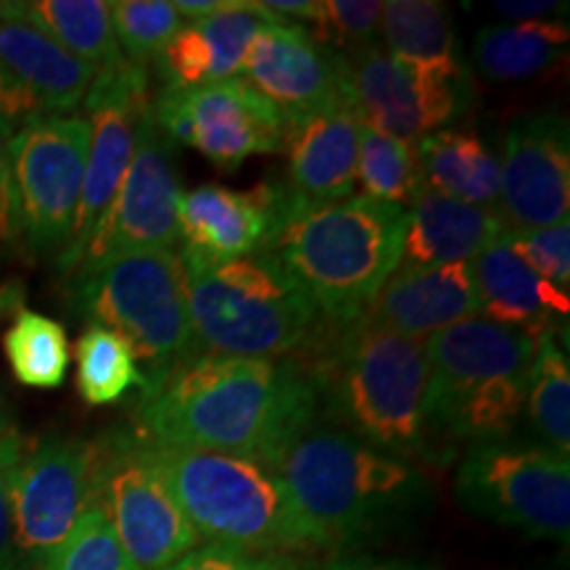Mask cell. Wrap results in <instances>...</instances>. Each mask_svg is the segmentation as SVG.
<instances>
[{"mask_svg": "<svg viewBox=\"0 0 570 570\" xmlns=\"http://www.w3.org/2000/svg\"><path fill=\"white\" fill-rule=\"evenodd\" d=\"M315 423L317 396L302 356L198 354L140 399L132 431L151 444L235 454L277 470Z\"/></svg>", "mask_w": 570, "mask_h": 570, "instance_id": "1", "label": "cell"}, {"mask_svg": "<svg viewBox=\"0 0 570 570\" xmlns=\"http://www.w3.org/2000/svg\"><path fill=\"white\" fill-rule=\"evenodd\" d=\"M302 362L315 386L317 417L394 458H428L423 341L360 317L327 327Z\"/></svg>", "mask_w": 570, "mask_h": 570, "instance_id": "2", "label": "cell"}, {"mask_svg": "<svg viewBox=\"0 0 570 570\" xmlns=\"http://www.w3.org/2000/svg\"><path fill=\"white\" fill-rule=\"evenodd\" d=\"M407 209L348 196L327 204L291 202L267 252L288 269L331 327L365 315L402 262Z\"/></svg>", "mask_w": 570, "mask_h": 570, "instance_id": "3", "label": "cell"}, {"mask_svg": "<svg viewBox=\"0 0 570 570\" xmlns=\"http://www.w3.org/2000/svg\"><path fill=\"white\" fill-rule=\"evenodd\" d=\"M277 473L327 550L375 539L407 523L433 499L431 483L407 460L381 452L333 425H312Z\"/></svg>", "mask_w": 570, "mask_h": 570, "instance_id": "4", "label": "cell"}, {"mask_svg": "<svg viewBox=\"0 0 570 570\" xmlns=\"http://www.w3.org/2000/svg\"><path fill=\"white\" fill-rule=\"evenodd\" d=\"M428 362L425 460L462 444L510 439L525 412L537 336L483 317L423 341Z\"/></svg>", "mask_w": 570, "mask_h": 570, "instance_id": "5", "label": "cell"}, {"mask_svg": "<svg viewBox=\"0 0 570 570\" xmlns=\"http://www.w3.org/2000/svg\"><path fill=\"white\" fill-rule=\"evenodd\" d=\"M146 446L202 539L269 554L327 550L275 468L202 449Z\"/></svg>", "mask_w": 570, "mask_h": 570, "instance_id": "6", "label": "cell"}, {"mask_svg": "<svg viewBox=\"0 0 570 570\" xmlns=\"http://www.w3.org/2000/svg\"><path fill=\"white\" fill-rule=\"evenodd\" d=\"M183 267L190 331L206 354L281 360L315 348L331 327L267 248L219 265Z\"/></svg>", "mask_w": 570, "mask_h": 570, "instance_id": "7", "label": "cell"}, {"mask_svg": "<svg viewBox=\"0 0 570 570\" xmlns=\"http://www.w3.org/2000/svg\"><path fill=\"white\" fill-rule=\"evenodd\" d=\"M71 309L122 336L138 360L142 396L198 356L177 248L117 254L71 275Z\"/></svg>", "mask_w": 570, "mask_h": 570, "instance_id": "8", "label": "cell"}, {"mask_svg": "<svg viewBox=\"0 0 570 570\" xmlns=\"http://www.w3.org/2000/svg\"><path fill=\"white\" fill-rule=\"evenodd\" d=\"M92 444L90 504L142 570L169 568L202 544L138 433L111 431Z\"/></svg>", "mask_w": 570, "mask_h": 570, "instance_id": "9", "label": "cell"}, {"mask_svg": "<svg viewBox=\"0 0 570 570\" xmlns=\"http://www.w3.org/2000/svg\"><path fill=\"white\" fill-rule=\"evenodd\" d=\"M454 487L475 515L529 539L568 541L570 460L550 446L515 439L468 446Z\"/></svg>", "mask_w": 570, "mask_h": 570, "instance_id": "10", "label": "cell"}, {"mask_svg": "<svg viewBox=\"0 0 570 570\" xmlns=\"http://www.w3.org/2000/svg\"><path fill=\"white\" fill-rule=\"evenodd\" d=\"M90 122L48 117L21 127L6 142L11 173L13 225L40 254L63 252L80 204Z\"/></svg>", "mask_w": 570, "mask_h": 570, "instance_id": "11", "label": "cell"}, {"mask_svg": "<svg viewBox=\"0 0 570 570\" xmlns=\"http://www.w3.org/2000/svg\"><path fill=\"white\" fill-rule=\"evenodd\" d=\"M151 111L169 140L196 148L223 173H235L252 156L281 154L288 135L283 114L244 80L159 90Z\"/></svg>", "mask_w": 570, "mask_h": 570, "instance_id": "12", "label": "cell"}, {"mask_svg": "<svg viewBox=\"0 0 570 570\" xmlns=\"http://www.w3.org/2000/svg\"><path fill=\"white\" fill-rule=\"evenodd\" d=\"M180 177L175 167V142L154 119L151 106L140 114L135 151L117 196L92 230L88 246L71 269L96 267L117 254L146 248H177L180 240Z\"/></svg>", "mask_w": 570, "mask_h": 570, "instance_id": "13", "label": "cell"}, {"mask_svg": "<svg viewBox=\"0 0 570 570\" xmlns=\"http://www.w3.org/2000/svg\"><path fill=\"white\" fill-rule=\"evenodd\" d=\"M154 101L148 90V67L122 59L109 69L96 71L88 92H85V111L90 122L88 161L77 204L75 225H71L69 244L59 254V267L71 273L88 246L98 219L109 209L117 196L122 177L130 167L135 151V132H138L140 114Z\"/></svg>", "mask_w": 570, "mask_h": 570, "instance_id": "14", "label": "cell"}, {"mask_svg": "<svg viewBox=\"0 0 570 570\" xmlns=\"http://www.w3.org/2000/svg\"><path fill=\"white\" fill-rule=\"evenodd\" d=\"M346 104L356 122L399 140L446 130L473 106V82H446L396 61L377 46L344 56Z\"/></svg>", "mask_w": 570, "mask_h": 570, "instance_id": "15", "label": "cell"}, {"mask_svg": "<svg viewBox=\"0 0 570 570\" xmlns=\"http://www.w3.org/2000/svg\"><path fill=\"white\" fill-rule=\"evenodd\" d=\"M96 444L48 436L21 454L11 481L17 558L38 568L90 508Z\"/></svg>", "mask_w": 570, "mask_h": 570, "instance_id": "16", "label": "cell"}, {"mask_svg": "<svg viewBox=\"0 0 570 570\" xmlns=\"http://www.w3.org/2000/svg\"><path fill=\"white\" fill-rule=\"evenodd\" d=\"M96 69L32 24L21 3H0V135L6 142L21 127L75 111Z\"/></svg>", "mask_w": 570, "mask_h": 570, "instance_id": "17", "label": "cell"}, {"mask_svg": "<svg viewBox=\"0 0 570 570\" xmlns=\"http://www.w3.org/2000/svg\"><path fill=\"white\" fill-rule=\"evenodd\" d=\"M244 75V82L265 96L288 125L348 106L344 56L317 42L306 27L294 21H269L254 35Z\"/></svg>", "mask_w": 570, "mask_h": 570, "instance_id": "18", "label": "cell"}, {"mask_svg": "<svg viewBox=\"0 0 570 570\" xmlns=\"http://www.w3.org/2000/svg\"><path fill=\"white\" fill-rule=\"evenodd\" d=\"M499 217L510 230H537L568 219L570 132L562 114H529L510 125L502 151Z\"/></svg>", "mask_w": 570, "mask_h": 570, "instance_id": "19", "label": "cell"}, {"mask_svg": "<svg viewBox=\"0 0 570 570\" xmlns=\"http://www.w3.org/2000/svg\"><path fill=\"white\" fill-rule=\"evenodd\" d=\"M294 196L281 183L252 190L202 185L180 202L183 265H219L265 252Z\"/></svg>", "mask_w": 570, "mask_h": 570, "instance_id": "20", "label": "cell"}, {"mask_svg": "<svg viewBox=\"0 0 570 570\" xmlns=\"http://www.w3.org/2000/svg\"><path fill=\"white\" fill-rule=\"evenodd\" d=\"M473 317H481V304L470 265L396 267L362 315L420 341Z\"/></svg>", "mask_w": 570, "mask_h": 570, "instance_id": "21", "label": "cell"}, {"mask_svg": "<svg viewBox=\"0 0 570 570\" xmlns=\"http://www.w3.org/2000/svg\"><path fill=\"white\" fill-rule=\"evenodd\" d=\"M269 21H277V17L262 9L259 0L254 3L235 0L227 11L180 27L167 51L156 61L164 80L161 90L202 88V85L235 80V75L244 69L254 35Z\"/></svg>", "mask_w": 570, "mask_h": 570, "instance_id": "22", "label": "cell"}, {"mask_svg": "<svg viewBox=\"0 0 570 570\" xmlns=\"http://www.w3.org/2000/svg\"><path fill=\"white\" fill-rule=\"evenodd\" d=\"M283 151H288L285 188L298 204L341 202L354 194L360 122L348 106L288 125Z\"/></svg>", "mask_w": 570, "mask_h": 570, "instance_id": "23", "label": "cell"}, {"mask_svg": "<svg viewBox=\"0 0 570 570\" xmlns=\"http://www.w3.org/2000/svg\"><path fill=\"white\" fill-rule=\"evenodd\" d=\"M504 235V233H502ZM499 235L497 240L470 262L475 291H479L481 317L489 323L515 327V331L537 333L541 327L568 317V291L544 281L525 265Z\"/></svg>", "mask_w": 570, "mask_h": 570, "instance_id": "24", "label": "cell"}, {"mask_svg": "<svg viewBox=\"0 0 570 570\" xmlns=\"http://www.w3.org/2000/svg\"><path fill=\"white\" fill-rule=\"evenodd\" d=\"M504 230L508 225L497 209H483L425 188L407 209L399 267L470 265Z\"/></svg>", "mask_w": 570, "mask_h": 570, "instance_id": "25", "label": "cell"}, {"mask_svg": "<svg viewBox=\"0 0 570 570\" xmlns=\"http://www.w3.org/2000/svg\"><path fill=\"white\" fill-rule=\"evenodd\" d=\"M381 46L396 61L446 82H473L444 3L391 0L381 11Z\"/></svg>", "mask_w": 570, "mask_h": 570, "instance_id": "26", "label": "cell"}, {"mask_svg": "<svg viewBox=\"0 0 570 570\" xmlns=\"http://www.w3.org/2000/svg\"><path fill=\"white\" fill-rule=\"evenodd\" d=\"M415 151L428 190L483 209H497L502 164L479 135L439 130L420 138Z\"/></svg>", "mask_w": 570, "mask_h": 570, "instance_id": "27", "label": "cell"}, {"mask_svg": "<svg viewBox=\"0 0 570 570\" xmlns=\"http://www.w3.org/2000/svg\"><path fill=\"white\" fill-rule=\"evenodd\" d=\"M570 27L560 19L489 24L475 35V67L491 82H525L566 59Z\"/></svg>", "mask_w": 570, "mask_h": 570, "instance_id": "28", "label": "cell"}, {"mask_svg": "<svg viewBox=\"0 0 570 570\" xmlns=\"http://www.w3.org/2000/svg\"><path fill=\"white\" fill-rule=\"evenodd\" d=\"M24 17L51 35L63 51L101 71L125 59L114 38L111 11L104 0H35L21 3Z\"/></svg>", "mask_w": 570, "mask_h": 570, "instance_id": "29", "label": "cell"}, {"mask_svg": "<svg viewBox=\"0 0 570 570\" xmlns=\"http://www.w3.org/2000/svg\"><path fill=\"white\" fill-rule=\"evenodd\" d=\"M533 433L541 444L558 454L570 452V365L568 348L560 346L558 327L547 325L537 333V352L531 362L529 394H525Z\"/></svg>", "mask_w": 570, "mask_h": 570, "instance_id": "30", "label": "cell"}, {"mask_svg": "<svg viewBox=\"0 0 570 570\" xmlns=\"http://www.w3.org/2000/svg\"><path fill=\"white\" fill-rule=\"evenodd\" d=\"M356 183H360L362 196L381 204L402 206V209H410L425 194L415 146L362 125L360 151H356Z\"/></svg>", "mask_w": 570, "mask_h": 570, "instance_id": "31", "label": "cell"}, {"mask_svg": "<svg viewBox=\"0 0 570 570\" xmlns=\"http://www.w3.org/2000/svg\"><path fill=\"white\" fill-rule=\"evenodd\" d=\"M6 360L27 389H59L69 370V338L61 323L32 309H19L3 336Z\"/></svg>", "mask_w": 570, "mask_h": 570, "instance_id": "32", "label": "cell"}, {"mask_svg": "<svg viewBox=\"0 0 570 570\" xmlns=\"http://www.w3.org/2000/svg\"><path fill=\"white\" fill-rule=\"evenodd\" d=\"M142 386L130 344L109 327L88 325L77 341V391L92 407L114 404Z\"/></svg>", "mask_w": 570, "mask_h": 570, "instance_id": "33", "label": "cell"}, {"mask_svg": "<svg viewBox=\"0 0 570 570\" xmlns=\"http://www.w3.org/2000/svg\"><path fill=\"white\" fill-rule=\"evenodd\" d=\"M109 11L119 51L140 67L159 61L180 32V13L167 0H117L109 3Z\"/></svg>", "mask_w": 570, "mask_h": 570, "instance_id": "34", "label": "cell"}, {"mask_svg": "<svg viewBox=\"0 0 570 570\" xmlns=\"http://www.w3.org/2000/svg\"><path fill=\"white\" fill-rule=\"evenodd\" d=\"M35 570H142L106 523L104 512L90 504L67 539Z\"/></svg>", "mask_w": 570, "mask_h": 570, "instance_id": "35", "label": "cell"}, {"mask_svg": "<svg viewBox=\"0 0 570 570\" xmlns=\"http://www.w3.org/2000/svg\"><path fill=\"white\" fill-rule=\"evenodd\" d=\"M381 11L377 0H317L309 35L341 56L381 42Z\"/></svg>", "mask_w": 570, "mask_h": 570, "instance_id": "36", "label": "cell"}, {"mask_svg": "<svg viewBox=\"0 0 570 570\" xmlns=\"http://www.w3.org/2000/svg\"><path fill=\"white\" fill-rule=\"evenodd\" d=\"M502 238L533 273L558 285L560 291L570 288V219H560L558 225L537 227V230H510L508 227Z\"/></svg>", "mask_w": 570, "mask_h": 570, "instance_id": "37", "label": "cell"}, {"mask_svg": "<svg viewBox=\"0 0 570 570\" xmlns=\"http://www.w3.org/2000/svg\"><path fill=\"white\" fill-rule=\"evenodd\" d=\"M164 570H302L283 554L238 550L227 544H198Z\"/></svg>", "mask_w": 570, "mask_h": 570, "instance_id": "38", "label": "cell"}, {"mask_svg": "<svg viewBox=\"0 0 570 570\" xmlns=\"http://www.w3.org/2000/svg\"><path fill=\"white\" fill-rule=\"evenodd\" d=\"M24 454V444L13 436H0V570H17V544H13V518H11V481L17 465Z\"/></svg>", "mask_w": 570, "mask_h": 570, "instance_id": "39", "label": "cell"}, {"mask_svg": "<svg viewBox=\"0 0 570 570\" xmlns=\"http://www.w3.org/2000/svg\"><path fill=\"white\" fill-rule=\"evenodd\" d=\"M494 11L504 19L541 21L547 17L568 13V3H558V0H497Z\"/></svg>", "mask_w": 570, "mask_h": 570, "instance_id": "40", "label": "cell"}, {"mask_svg": "<svg viewBox=\"0 0 570 570\" xmlns=\"http://www.w3.org/2000/svg\"><path fill=\"white\" fill-rule=\"evenodd\" d=\"M325 570H436L428 562L402 558H336Z\"/></svg>", "mask_w": 570, "mask_h": 570, "instance_id": "41", "label": "cell"}, {"mask_svg": "<svg viewBox=\"0 0 570 570\" xmlns=\"http://www.w3.org/2000/svg\"><path fill=\"white\" fill-rule=\"evenodd\" d=\"M13 235H17V225H13L9 151H6V138L0 135V238L9 240Z\"/></svg>", "mask_w": 570, "mask_h": 570, "instance_id": "42", "label": "cell"}, {"mask_svg": "<svg viewBox=\"0 0 570 570\" xmlns=\"http://www.w3.org/2000/svg\"><path fill=\"white\" fill-rule=\"evenodd\" d=\"M262 3V0H259ZM262 9L273 13L277 19H304V21H312L317 11V0H267V3H262Z\"/></svg>", "mask_w": 570, "mask_h": 570, "instance_id": "43", "label": "cell"}, {"mask_svg": "<svg viewBox=\"0 0 570 570\" xmlns=\"http://www.w3.org/2000/svg\"><path fill=\"white\" fill-rule=\"evenodd\" d=\"M233 3L235 0H175L173 6H175V11L180 13V19L188 17V19L198 21V19L214 17V13H219V11H227Z\"/></svg>", "mask_w": 570, "mask_h": 570, "instance_id": "44", "label": "cell"}, {"mask_svg": "<svg viewBox=\"0 0 570 570\" xmlns=\"http://www.w3.org/2000/svg\"><path fill=\"white\" fill-rule=\"evenodd\" d=\"M13 423H11V415H9V410H6V404H3V399H0V436H13Z\"/></svg>", "mask_w": 570, "mask_h": 570, "instance_id": "45", "label": "cell"}]
</instances>
